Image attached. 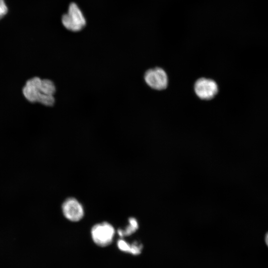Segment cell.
<instances>
[{"label":"cell","mask_w":268,"mask_h":268,"mask_svg":"<svg viewBox=\"0 0 268 268\" xmlns=\"http://www.w3.org/2000/svg\"><path fill=\"white\" fill-rule=\"evenodd\" d=\"M265 241H266V243L268 247V232L266 235Z\"/></svg>","instance_id":"12"},{"label":"cell","mask_w":268,"mask_h":268,"mask_svg":"<svg viewBox=\"0 0 268 268\" xmlns=\"http://www.w3.org/2000/svg\"><path fill=\"white\" fill-rule=\"evenodd\" d=\"M117 246L121 251L134 255L140 254L142 249V245L139 242H134L133 244H130L122 239L118 241Z\"/></svg>","instance_id":"6"},{"label":"cell","mask_w":268,"mask_h":268,"mask_svg":"<svg viewBox=\"0 0 268 268\" xmlns=\"http://www.w3.org/2000/svg\"><path fill=\"white\" fill-rule=\"evenodd\" d=\"M194 90L196 94L200 99L209 100L217 94L218 87L214 80L201 77L195 82Z\"/></svg>","instance_id":"4"},{"label":"cell","mask_w":268,"mask_h":268,"mask_svg":"<svg viewBox=\"0 0 268 268\" xmlns=\"http://www.w3.org/2000/svg\"><path fill=\"white\" fill-rule=\"evenodd\" d=\"M62 21L67 29L72 31L80 30L86 24L81 10L75 3L70 4L67 13L62 16Z\"/></svg>","instance_id":"2"},{"label":"cell","mask_w":268,"mask_h":268,"mask_svg":"<svg viewBox=\"0 0 268 268\" xmlns=\"http://www.w3.org/2000/svg\"><path fill=\"white\" fill-rule=\"evenodd\" d=\"M39 91L44 94L54 95L56 91V85L50 79H42Z\"/></svg>","instance_id":"9"},{"label":"cell","mask_w":268,"mask_h":268,"mask_svg":"<svg viewBox=\"0 0 268 268\" xmlns=\"http://www.w3.org/2000/svg\"><path fill=\"white\" fill-rule=\"evenodd\" d=\"M62 211L65 217L72 222L80 221L84 214L82 205L73 197L67 198L64 201Z\"/></svg>","instance_id":"5"},{"label":"cell","mask_w":268,"mask_h":268,"mask_svg":"<svg viewBox=\"0 0 268 268\" xmlns=\"http://www.w3.org/2000/svg\"><path fill=\"white\" fill-rule=\"evenodd\" d=\"M91 237L98 246L106 247L113 241L115 234L114 227L108 222L95 224L91 228Z\"/></svg>","instance_id":"1"},{"label":"cell","mask_w":268,"mask_h":268,"mask_svg":"<svg viewBox=\"0 0 268 268\" xmlns=\"http://www.w3.org/2000/svg\"><path fill=\"white\" fill-rule=\"evenodd\" d=\"M129 225L125 229H119L118 235L121 237L128 236L135 232L138 228V224L136 219L133 217L129 219Z\"/></svg>","instance_id":"8"},{"label":"cell","mask_w":268,"mask_h":268,"mask_svg":"<svg viewBox=\"0 0 268 268\" xmlns=\"http://www.w3.org/2000/svg\"><path fill=\"white\" fill-rule=\"evenodd\" d=\"M37 102L46 106H52L55 103V98L54 95L44 94L40 92Z\"/></svg>","instance_id":"10"},{"label":"cell","mask_w":268,"mask_h":268,"mask_svg":"<svg viewBox=\"0 0 268 268\" xmlns=\"http://www.w3.org/2000/svg\"><path fill=\"white\" fill-rule=\"evenodd\" d=\"M8 12V7L4 0H0V20Z\"/></svg>","instance_id":"11"},{"label":"cell","mask_w":268,"mask_h":268,"mask_svg":"<svg viewBox=\"0 0 268 268\" xmlns=\"http://www.w3.org/2000/svg\"><path fill=\"white\" fill-rule=\"evenodd\" d=\"M146 83L151 88L157 90L166 89L168 85V76L161 67H154L147 70L144 74Z\"/></svg>","instance_id":"3"},{"label":"cell","mask_w":268,"mask_h":268,"mask_svg":"<svg viewBox=\"0 0 268 268\" xmlns=\"http://www.w3.org/2000/svg\"><path fill=\"white\" fill-rule=\"evenodd\" d=\"M40 92L38 88L27 84H25L22 89L24 96L29 102L31 103L37 102Z\"/></svg>","instance_id":"7"}]
</instances>
